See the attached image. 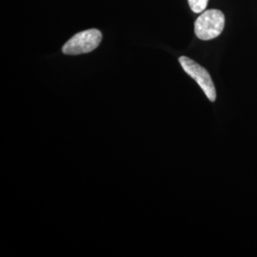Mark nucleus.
I'll return each instance as SVG.
<instances>
[{
  "instance_id": "obj_4",
  "label": "nucleus",
  "mask_w": 257,
  "mask_h": 257,
  "mask_svg": "<svg viewBox=\"0 0 257 257\" xmlns=\"http://www.w3.org/2000/svg\"><path fill=\"white\" fill-rule=\"evenodd\" d=\"M190 8L195 14L203 13L207 8L209 0H188Z\"/></svg>"
},
{
  "instance_id": "obj_3",
  "label": "nucleus",
  "mask_w": 257,
  "mask_h": 257,
  "mask_svg": "<svg viewBox=\"0 0 257 257\" xmlns=\"http://www.w3.org/2000/svg\"><path fill=\"white\" fill-rule=\"evenodd\" d=\"M179 63L182 66L184 71L200 86L208 99L211 102L215 101L216 91L208 71L187 56L179 57Z\"/></svg>"
},
{
  "instance_id": "obj_1",
  "label": "nucleus",
  "mask_w": 257,
  "mask_h": 257,
  "mask_svg": "<svg viewBox=\"0 0 257 257\" xmlns=\"http://www.w3.org/2000/svg\"><path fill=\"white\" fill-rule=\"evenodd\" d=\"M225 26V16L219 10L203 12L194 22L195 36L201 40H211L220 36Z\"/></svg>"
},
{
  "instance_id": "obj_2",
  "label": "nucleus",
  "mask_w": 257,
  "mask_h": 257,
  "mask_svg": "<svg viewBox=\"0 0 257 257\" xmlns=\"http://www.w3.org/2000/svg\"><path fill=\"white\" fill-rule=\"evenodd\" d=\"M101 40L102 34L99 30H85L71 37L62 47V52L68 55L88 54L95 50L100 44Z\"/></svg>"
}]
</instances>
